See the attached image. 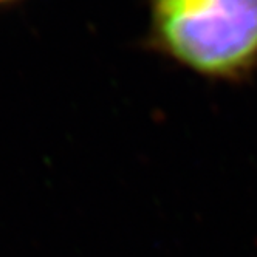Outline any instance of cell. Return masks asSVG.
Returning a JSON list of instances; mask_svg holds the SVG:
<instances>
[{
    "instance_id": "2",
    "label": "cell",
    "mask_w": 257,
    "mask_h": 257,
    "mask_svg": "<svg viewBox=\"0 0 257 257\" xmlns=\"http://www.w3.org/2000/svg\"><path fill=\"white\" fill-rule=\"evenodd\" d=\"M16 0H0V5H8V4H13Z\"/></svg>"
},
{
    "instance_id": "1",
    "label": "cell",
    "mask_w": 257,
    "mask_h": 257,
    "mask_svg": "<svg viewBox=\"0 0 257 257\" xmlns=\"http://www.w3.org/2000/svg\"><path fill=\"white\" fill-rule=\"evenodd\" d=\"M148 47L195 75L240 82L257 70V0H148Z\"/></svg>"
}]
</instances>
